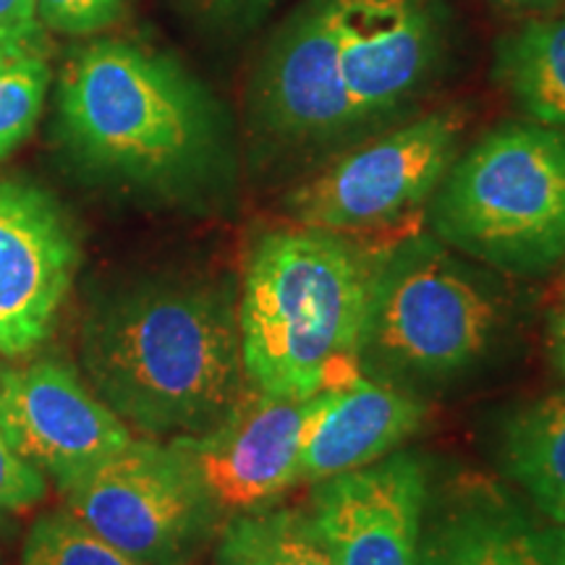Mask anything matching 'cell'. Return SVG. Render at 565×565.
Wrapping results in <instances>:
<instances>
[{
    "mask_svg": "<svg viewBox=\"0 0 565 565\" xmlns=\"http://www.w3.org/2000/svg\"><path fill=\"white\" fill-rule=\"evenodd\" d=\"M427 406L404 385L359 377L330 393L309 424L301 448V482H322L391 456L422 429Z\"/></svg>",
    "mask_w": 565,
    "mask_h": 565,
    "instance_id": "5bb4252c",
    "label": "cell"
},
{
    "mask_svg": "<svg viewBox=\"0 0 565 565\" xmlns=\"http://www.w3.org/2000/svg\"><path fill=\"white\" fill-rule=\"evenodd\" d=\"M19 565H141L124 555L66 508L45 513L24 536Z\"/></svg>",
    "mask_w": 565,
    "mask_h": 565,
    "instance_id": "d6986e66",
    "label": "cell"
},
{
    "mask_svg": "<svg viewBox=\"0 0 565 565\" xmlns=\"http://www.w3.org/2000/svg\"><path fill=\"white\" fill-rule=\"evenodd\" d=\"M547 353L555 370L565 377V303L553 315V320H550Z\"/></svg>",
    "mask_w": 565,
    "mask_h": 565,
    "instance_id": "484cf974",
    "label": "cell"
},
{
    "mask_svg": "<svg viewBox=\"0 0 565 565\" xmlns=\"http://www.w3.org/2000/svg\"><path fill=\"white\" fill-rule=\"evenodd\" d=\"M437 242L500 273L536 275L565 259V131L508 121L448 168L433 194Z\"/></svg>",
    "mask_w": 565,
    "mask_h": 565,
    "instance_id": "277c9868",
    "label": "cell"
},
{
    "mask_svg": "<svg viewBox=\"0 0 565 565\" xmlns=\"http://www.w3.org/2000/svg\"><path fill=\"white\" fill-rule=\"evenodd\" d=\"M63 492L68 513L141 565L186 563L221 513L175 443L131 437Z\"/></svg>",
    "mask_w": 565,
    "mask_h": 565,
    "instance_id": "8992f818",
    "label": "cell"
},
{
    "mask_svg": "<svg viewBox=\"0 0 565 565\" xmlns=\"http://www.w3.org/2000/svg\"><path fill=\"white\" fill-rule=\"evenodd\" d=\"M380 249L349 233L280 225L257 238L238 303L246 383L275 398H312L362 377L366 307Z\"/></svg>",
    "mask_w": 565,
    "mask_h": 565,
    "instance_id": "7a4b0ae2",
    "label": "cell"
},
{
    "mask_svg": "<svg viewBox=\"0 0 565 565\" xmlns=\"http://www.w3.org/2000/svg\"><path fill=\"white\" fill-rule=\"evenodd\" d=\"M335 21L356 129L412 103L440 66V0H335Z\"/></svg>",
    "mask_w": 565,
    "mask_h": 565,
    "instance_id": "7c38bea8",
    "label": "cell"
},
{
    "mask_svg": "<svg viewBox=\"0 0 565 565\" xmlns=\"http://www.w3.org/2000/svg\"><path fill=\"white\" fill-rule=\"evenodd\" d=\"M500 463L540 515L565 526V387L505 416Z\"/></svg>",
    "mask_w": 565,
    "mask_h": 565,
    "instance_id": "2e32d148",
    "label": "cell"
},
{
    "mask_svg": "<svg viewBox=\"0 0 565 565\" xmlns=\"http://www.w3.org/2000/svg\"><path fill=\"white\" fill-rule=\"evenodd\" d=\"M47 492V479L21 458L0 427V513H21L38 505Z\"/></svg>",
    "mask_w": 565,
    "mask_h": 565,
    "instance_id": "7402d4cb",
    "label": "cell"
},
{
    "mask_svg": "<svg viewBox=\"0 0 565 565\" xmlns=\"http://www.w3.org/2000/svg\"><path fill=\"white\" fill-rule=\"evenodd\" d=\"M254 121L282 147L356 131L341 74L335 0H299L275 26L252 82Z\"/></svg>",
    "mask_w": 565,
    "mask_h": 565,
    "instance_id": "ba28073f",
    "label": "cell"
},
{
    "mask_svg": "<svg viewBox=\"0 0 565 565\" xmlns=\"http://www.w3.org/2000/svg\"><path fill=\"white\" fill-rule=\"evenodd\" d=\"M424 503V463L391 454L317 482L307 513L335 565H416Z\"/></svg>",
    "mask_w": 565,
    "mask_h": 565,
    "instance_id": "4fadbf2b",
    "label": "cell"
},
{
    "mask_svg": "<svg viewBox=\"0 0 565 565\" xmlns=\"http://www.w3.org/2000/svg\"><path fill=\"white\" fill-rule=\"evenodd\" d=\"M565 303V270H563V280H561V307Z\"/></svg>",
    "mask_w": 565,
    "mask_h": 565,
    "instance_id": "83f0119b",
    "label": "cell"
},
{
    "mask_svg": "<svg viewBox=\"0 0 565 565\" xmlns=\"http://www.w3.org/2000/svg\"><path fill=\"white\" fill-rule=\"evenodd\" d=\"M82 252L51 194L0 181V353L24 356L47 341L66 303Z\"/></svg>",
    "mask_w": 565,
    "mask_h": 565,
    "instance_id": "8fae6325",
    "label": "cell"
},
{
    "mask_svg": "<svg viewBox=\"0 0 565 565\" xmlns=\"http://www.w3.org/2000/svg\"><path fill=\"white\" fill-rule=\"evenodd\" d=\"M494 74L536 124L565 131V9L529 17L498 42Z\"/></svg>",
    "mask_w": 565,
    "mask_h": 565,
    "instance_id": "e0dca14e",
    "label": "cell"
},
{
    "mask_svg": "<svg viewBox=\"0 0 565 565\" xmlns=\"http://www.w3.org/2000/svg\"><path fill=\"white\" fill-rule=\"evenodd\" d=\"M0 32L42 40L38 0H0Z\"/></svg>",
    "mask_w": 565,
    "mask_h": 565,
    "instance_id": "603a6c76",
    "label": "cell"
},
{
    "mask_svg": "<svg viewBox=\"0 0 565 565\" xmlns=\"http://www.w3.org/2000/svg\"><path fill=\"white\" fill-rule=\"evenodd\" d=\"M204 3L217 17L236 21V24H249V21H257L263 13L270 11L278 0H204Z\"/></svg>",
    "mask_w": 565,
    "mask_h": 565,
    "instance_id": "cb8c5ba5",
    "label": "cell"
},
{
    "mask_svg": "<svg viewBox=\"0 0 565 565\" xmlns=\"http://www.w3.org/2000/svg\"><path fill=\"white\" fill-rule=\"evenodd\" d=\"M124 13V0H38L42 26L63 34H97L116 24Z\"/></svg>",
    "mask_w": 565,
    "mask_h": 565,
    "instance_id": "44dd1931",
    "label": "cell"
},
{
    "mask_svg": "<svg viewBox=\"0 0 565 565\" xmlns=\"http://www.w3.org/2000/svg\"><path fill=\"white\" fill-rule=\"evenodd\" d=\"M92 391L152 437H194L246 395L238 307L204 280H145L95 303L82 328Z\"/></svg>",
    "mask_w": 565,
    "mask_h": 565,
    "instance_id": "6da1fadb",
    "label": "cell"
},
{
    "mask_svg": "<svg viewBox=\"0 0 565 565\" xmlns=\"http://www.w3.org/2000/svg\"><path fill=\"white\" fill-rule=\"evenodd\" d=\"M0 427L32 469L61 490L131 443L129 427L55 362L0 372Z\"/></svg>",
    "mask_w": 565,
    "mask_h": 565,
    "instance_id": "30bf717a",
    "label": "cell"
},
{
    "mask_svg": "<svg viewBox=\"0 0 565 565\" xmlns=\"http://www.w3.org/2000/svg\"><path fill=\"white\" fill-rule=\"evenodd\" d=\"M217 565H335L303 511H252L225 526Z\"/></svg>",
    "mask_w": 565,
    "mask_h": 565,
    "instance_id": "ac0fdd59",
    "label": "cell"
},
{
    "mask_svg": "<svg viewBox=\"0 0 565 565\" xmlns=\"http://www.w3.org/2000/svg\"><path fill=\"white\" fill-rule=\"evenodd\" d=\"M47 84H51V66L45 55L0 66V160L34 131L45 105Z\"/></svg>",
    "mask_w": 565,
    "mask_h": 565,
    "instance_id": "ffe728a7",
    "label": "cell"
},
{
    "mask_svg": "<svg viewBox=\"0 0 565 565\" xmlns=\"http://www.w3.org/2000/svg\"><path fill=\"white\" fill-rule=\"evenodd\" d=\"M61 118L74 150L97 171L137 186H194L223 152L215 105L173 61L103 40L71 55Z\"/></svg>",
    "mask_w": 565,
    "mask_h": 565,
    "instance_id": "3957f363",
    "label": "cell"
},
{
    "mask_svg": "<svg viewBox=\"0 0 565 565\" xmlns=\"http://www.w3.org/2000/svg\"><path fill=\"white\" fill-rule=\"evenodd\" d=\"M416 565H565V526L503 492H466L422 524Z\"/></svg>",
    "mask_w": 565,
    "mask_h": 565,
    "instance_id": "9a60e30c",
    "label": "cell"
},
{
    "mask_svg": "<svg viewBox=\"0 0 565 565\" xmlns=\"http://www.w3.org/2000/svg\"><path fill=\"white\" fill-rule=\"evenodd\" d=\"M487 3L511 13H524V17H545V13L565 9V0H487Z\"/></svg>",
    "mask_w": 565,
    "mask_h": 565,
    "instance_id": "4316f807",
    "label": "cell"
},
{
    "mask_svg": "<svg viewBox=\"0 0 565 565\" xmlns=\"http://www.w3.org/2000/svg\"><path fill=\"white\" fill-rule=\"evenodd\" d=\"M32 55H45V38H17V34L0 32V66L11 61L32 58Z\"/></svg>",
    "mask_w": 565,
    "mask_h": 565,
    "instance_id": "d4e9b609",
    "label": "cell"
},
{
    "mask_svg": "<svg viewBox=\"0 0 565 565\" xmlns=\"http://www.w3.org/2000/svg\"><path fill=\"white\" fill-rule=\"evenodd\" d=\"M503 324L498 286L440 242L412 233L380 252L359 366L393 385L450 380L482 362Z\"/></svg>",
    "mask_w": 565,
    "mask_h": 565,
    "instance_id": "5b68a950",
    "label": "cell"
},
{
    "mask_svg": "<svg viewBox=\"0 0 565 565\" xmlns=\"http://www.w3.org/2000/svg\"><path fill=\"white\" fill-rule=\"evenodd\" d=\"M333 393V391H330ZM330 393L275 398L246 393L215 429L175 443L221 513L263 511L288 487L301 482V448L309 424Z\"/></svg>",
    "mask_w": 565,
    "mask_h": 565,
    "instance_id": "9c48e42d",
    "label": "cell"
},
{
    "mask_svg": "<svg viewBox=\"0 0 565 565\" xmlns=\"http://www.w3.org/2000/svg\"><path fill=\"white\" fill-rule=\"evenodd\" d=\"M0 565H6V563H3V557H0Z\"/></svg>",
    "mask_w": 565,
    "mask_h": 565,
    "instance_id": "f1b7e54d",
    "label": "cell"
},
{
    "mask_svg": "<svg viewBox=\"0 0 565 565\" xmlns=\"http://www.w3.org/2000/svg\"><path fill=\"white\" fill-rule=\"evenodd\" d=\"M466 116L435 110L341 154L288 194L294 223L335 233L387 228L435 194L458 158Z\"/></svg>",
    "mask_w": 565,
    "mask_h": 565,
    "instance_id": "52a82bcc",
    "label": "cell"
}]
</instances>
